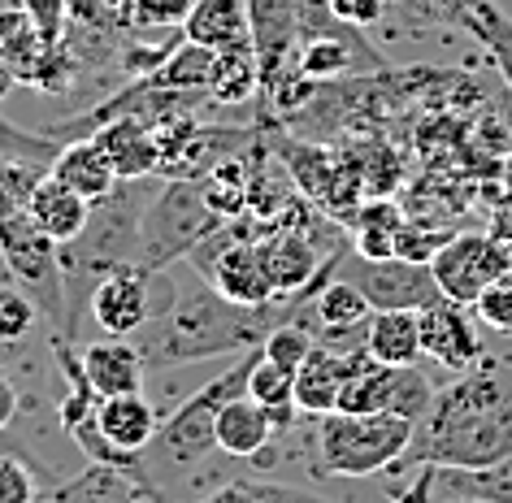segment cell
I'll return each instance as SVG.
<instances>
[{
  "label": "cell",
  "mask_w": 512,
  "mask_h": 503,
  "mask_svg": "<svg viewBox=\"0 0 512 503\" xmlns=\"http://www.w3.org/2000/svg\"><path fill=\"white\" fill-rule=\"evenodd\" d=\"M369 352H339V347L317 343L304 365L296 369V408L300 417H326L339 408V395L348 386L352 373H361L369 365Z\"/></svg>",
  "instance_id": "cell-14"
},
{
  "label": "cell",
  "mask_w": 512,
  "mask_h": 503,
  "mask_svg": "<svg viewBox=\"0 0 512 503\" xmlns=\"http://www.w3.org/2000/svg\"><path fill=\"white\" fill-rule=\"evenodd\" d=\"M352 252L369 256V261H387L395 256V243H400L404 230V213L395 204H365V209L352 213Z\"/></svg>",
  "instance_id": "cell-29"
},
{
  "label": "cell",
  "mask_w": 512,
  "mask_h": 503,
  "mask_svg": "<svg viewBox=\"0 0 512 503\" xmlns=\"http://www.w3.org/2000/svg\"><path fill=\"white\" fill-rule=\"evenodd\" d=\"M504 456H512V378L482 356L434 395L404 460L417 469H486Z\"/></svg>",
  "instance_id": "cell-2"
},
{
  "label": "cell",
  "mask_w": 512,
  "mask_h": 503,
  "mask_svg": "<svg viewBox=\"0 0 512 503\" xmlns=\"http://www.w3.org/2000/svg\"><path fill=\"white\" fill-rule=\"evenodd\" d=\"M191 5L196 0H131L126 22H135V27H174L191 14Z\"/></svg>",
  "instance_id": "cell-40"
},
{
  "label": "cell",
  "mask_w": 512,
  "mask_h": 503,
  "mask_svg": "<svg viewBox=\"0 0 512 503\" xmlns=\"http://www.w3.org/2000/svg\"><path fill=\"white\" fill-rule=\"evenodd\" d=\"M434 495L473 503H512V456L486 469H434Z\"/></svg>",
  "instance_id": "cell-27"
},
{
  "label": "cell",
  "mask_w": 512,
  "mask_h": 503,
  "mask_svg": "<svg viewBox=\"0 0 512 503\" xmlns=\"http://www.w3.org/2000/svg\"><path fill=\"white\" fill-rule=\"evenodd\" d=\"M213 61H217L213 48L183 40L170 57L161 61L157 70L144 74V79H152L157 87H170V92H191V96H196V92H209V83H213Z\"/></svg>",
  "instance_id": "cell-30"
},
{
  "label": "cell",
  "mask_w": 512,
  "mask_h": 503,
  "mask_svg": "<svg viewBox=\"0 0 512 503\" xmlns=\"http://www.w3.org/2000/svg\"><path fill=\"white\" fill-rule=\"evenodd\" d=\"M18 27H22V9H14V5H5V0H0V48H5V40Z\"/></svg>",
  "instance_id": "cell-44"
},
{
  "label": "cell",
  "mask_w": 512,
  "mask_h": 503,
  "mask_svg": "<svg viewBox=\"0 0 512 503\" xmlns=\"http://www.w3.org/2000/svg\"><path fill=\"white\" fill-rule=\"evenodd\" d=\"M248 27H252L256 66H261V92L270 96L278 79L296 70L300 0H248Z\"/></svg>",
  "instance_id": "cell-12"
},
{
  "label": "cell",
  "mask_w": 512,
  "mask_h": 503,
  "mask_svg": "<svg viewBox=\"0 0 512 503\" xmlns=\"http://www.w3.org/2000/svg\"><path fill=\"white\" fill-rule=\"evenodd\" d=\"M96 430L105 434V443H113L118 451H144L161 430L157 408L144 399V391L131 395H105L96 404Z\"/></svg>",
  "instance_id": "cell-20"
},
{
  "label": "cell",
  "mask_w": 512,
  "mask_h": 503,
  "mask_svg": "<svg viewBox=\"0 0 512 503\" xmlns=\"http://www.w3.org/2000/svg\"><path fill=\"white\" fill-rule=\"evenodd\" d=\"M252 92H261V66H256V48L252 44H239V48H226L217 53L213 61V83H209V96L217 105H243Z\"/></svg>",
  "instance_id": "cell-31"
},
{
  "label": "cell",
  "mask_w": 512,
  "mask_h": 503,
  "mask_svg": "<svg viewBox=\"0 0 512 503\" xmlns=\"http://www.w3.org/2000/svg\"><path fill=\"white\" fill-rule=\"evenodd\" d=\"M309 308H313V321H317L313 334L352 330V326H361V321H369V313H374V304L365 300V291L356 287V282L339 278V274H330L322 287H317Z\"/></svg>",
  "instance_id": "cell-28"
},
{
  "label": "cell",
  "mask_w": 512,
  "mask_h": 503,
  "mask_svg": "<svg viewBox=\"0 0 512 503\" xmlns=\"http://www.w3.org/2000/svg\"><path fill=\"white\" fill-rule=\"evenodd\" d=\"M48 174V165L35 161H0V217L27 213L35 183Z\"/></svg>",
  "instance_id": "cell-35"
},
{
  "label": "cell",
  "mask_w": 512,
  "mask_h": 503,
  "mask_svg": "<svg viewBox=\"0 0 512 503\" xmlns=\"http://www.w3.org/2000/svg\"><path fill=\"white\" fill-rule=\"evenodd\" d=\"M22 18L48 44H61L70 31V0H22Z\"/></svg>",
  "instance_id": "cell-38"
},
{
  "label": "cell",
  "mask_w": 512,
  "mask_h": 503,
  "mask_svg": "<svg viewBox=\"0 0 512 503\" xmlns=\"http://www.w3.org/2000/svg\"><path fill=\"white\" fill-rule=\"evenodd\" d=\"M304 304L309 300L296 291L274 304L243 308L226 300V295H217L200 278L196 291H183L174 300L157 304V313L135 330V352L148 373H165L174 365H200V360H217V356H243L256 352L270 339V330L283 326L287 317H296Z\"/></svg>",
  "instance_id": "cell-1"
},
{
  "label": "cell",
  "mask_w": 512,
  "mask_h": 503,
  "mask_svg": "<svg viewBox=\"0 0 512 503\" xmlns=\"http://www.w3.org/2000/svg\"><path fill=\"white\" fill-rule=\"evenodd\" d=\"M300 313H304V308H300ZM300 313H296V317H287L283 326H274V330H270V339L261 343V352L270 356L278 369H287V373H296V369L304 365V356H309L313 347H317V334L304 326Z\"/></svg>",
  "instance_id": "cell-34"
},
{
  "label": "cell",
  "mask_w": 512,
  "mask_h": 503,
  "mask_svg": "<svg viewBox=\"0 0 512 503\" xmlns=\"http://www.w3.org/2000/svg\"><path fill=\"white\" fill-rule=\"evenodd\" d=\"M296 66L309 83H335L348 74H365V70H382V53H374V44L361 35V27H339L330 35H313L300 44Z\"/></svg>",
  "instance_id": "cell-15"
},
{
  "label": "cell",
  "mask_w": 512,
  "mask_h": 503,
  "mask_svg": "<svg viewBox=\"0 0 512 503\" xmlns=\"http://www.w3.org/2000/svg\"><path fill=\"white\" fill-rule=\"evenodd\" d=\"M287 165H291V174H296V183L304 187V196H313L322 209H330V213L352 209V174H343L330 152L296 148L287 157Z\"/></svg>",
  "instance_id": "cell-25"
},
{
  "label": "cell",
  "mask_w": 512,
  "mask_h": 503,
  "mask_svg": "<svg viewBox=\"0 0 512 503\" xmlns=\"http://www.w3.org/2000/svg\"><path fill=\"white\" fill-rule=\"evenodd\" d=\"M278 438L270 412H265L256 399L248 395H235L226 399L222 412H217V451L230 460H256L265 456V447H270Z\"/></svg>",
  "instance_id": "cell-19"
},
{
  "label": "cell",
  "mask_w": 512,
  "mask_h": 503,
  "mask_svg": "<svg viewBox=\"0 0 512 503\" xmlns=\"http://www.w3.org/2000/svg\"><path fill=\"white\" fill-rule=\"evenodd\" d=\"M421 321V347L430 360H439L443 369L465 373L482 360V330L473 326V308L456 300H434L430 308L417 313Z\"/></svg>",
  "instance_id": "cell-13"
},
{
  "label": "cell",
  "mask_w": 512,
  "mask_h": 503,
  "mask_svg": "<svg viewBox=\"0 0 512 503\" xmlns=\"http://www.w3.org/2000/svg\"><path fill=\"white\" fill-rule=\"evenodd\" d=\"M256 352H261V347H256ZM256 352H243L226 373H217L209 386H200L196 395H187L183 404H178L170 417L161 421L157 438L139 451V456H144L148 482L157 490H161V477L200 469V464L217 451V412H222L226 399H235V395L248 391V373H252ZM161 495H165V490H161Z\"/></svg>",
  "instance_id": "cell-5"
},
{
  "label": "cell",
  "mask_w": 512,
  "mask_h": 503,
  "mask_svg": "<svg viewBox=\"0 0 512 503\" xmlns=\"http://www.w3.org/2000/svg\"><path fill=\"white\" fill-rule=\"evenodd\" d=\"M183 40L204 44V48H213V53L252 44L248 0H196L191 14L183 18Z\"/></svg>",
  "instance_id": "cell-22"
},
{
  "label": "cell",
  "mask_w": 512,
  "mask_h": 503,
  "mask_svg": "<svg viewBox=\"0 0 512 503\" xmlns=\"http://www.w3.org/2000/svg\"><path fill=\"white\" fill-rule=\"evenodd\" d=\"M339 278L356 282L365 291V300L378 308H430L434 300H443L439 282H434L426 261H404V256H387V261H369L361 252H343L335 265Z\"/></svg>",
  "instance_id": "cell-9"
},
{
  "label": "cell",
  "mask_w": 512,
  "mask_h": 503,
  "mask_svg": "<svg viewBox=\"0 0 512 503\" xmlns=\"http://www.w3.org/2000/svg\"><path fill=\"white\" fill-rule=\"evenodd\" d=\"M434 503H473V499H447V495H434Z\"/></svg>",
  "instance_id": "cell-46"
},
{
  "label": "cell",
  "mask_w": 512,
  "mask_h": 503,
  "mask_svg": "<svg viewBox=\"0 0 512 503\" xmlns=\"http://www.w3.org/2000/svg\"><path fill=\"white\" fill-rule=\"evenodd\" d=\"M44 503H170L148 477L105 469V464H87V473L61 482Z\"/></svg>",
  "instance_id": "cell-16"
},
{
  "label": "cell",
  "mask_w": 512,
  "mask_h": 503,
  "mask_svg": "<svg viewBox=\"0 0 512 503\" xmlns=\"http://www.w3.org/2000/svg\"><path fill=\"white\" fill-rule=\"evenodd\" d=\"M391 503H434V469H421L417 482L404 490V495H395Z\"/></svg>",
  "instance_id": "cell-42"
},
{
  "label": "cell",
  "mask_w": 512,
  "mask_h": 503,
  "mask_svg": "<svg viewBox=\"0 0 512 503\" xmlns=\"http://www.w3.org/2000/svg\"><path fill=\"white\" fill-rule=\"evenodd\" d=\"M473 317H478L486 330L512 334V278L491 282V287L473 300Z\"/></svg>",
  "instance_id": "cell-39"
},
{
  "label": "cell",
  "mask_w": 512,
  "mask_h": 503,
  "mask_svg": "<svg viewBox=\"0 0 512 503\" xmlns=\"http://www.w3.org/2000/svg\"><path fill=\"white\" fill-rule=\"evenodd\" d=\"M430 274L439 282L443 300H456V304H469L491 287V282L508 278L512 274V248L499 243L495 235H452L439 252L430 256Z\"/></svg>",
  "instance_id": "cell-8"
},
{
  "label": "cell",
  "mask_w": 512,
  "mask_h": 503,
  "mask_svg": "<svg viewBox=\"0 0 512 503\" xmlns=\"http://www.w3.org/2000/svg\"><path fill=\"white\" fill-rule=\"evenodd\" d=\"M14 87H18V74H14V66H9L5 57H0V100H9Z\"/></svg>",
  "instance_id": "cell-45"
},
{
  "label": "cell",
  "mask_w": 512,
  "mask_h": 503,
  "mask_svg": "<svg viewBox=\"0 0 512 503\" xmlns=\"http://www.w3.org/2000/svg\"><path fill=\"white\" fill-rule=\"evenodd\" d=\"M79 365H83V378L87 386L105 399V395H131V391H144V360H139L135 343L126 339H109L100 334L96 343L79 347Z\"/></svg>",
  "instance_id": "cell-17"
},
{
  "label": "cell",
  "mask_w": 512,
  "mask_h": 503,
  "mask_svg": "<svg viewBox=\"0 0 512 503\" xmlns=\"http://www.w3.org/2000/svg\"><path fill=\"white\" fill-rule=\"evenodd\" d=\"M248 399H256L265 412H270L274 430L287 434L291 425L300 421V408H296V373L278 369L265 352H256L252 360V373H248V391H243Z\"/></svg>",
  "instance_id": "cell-26"
},
{
  "label": "cell",
  "mask_w": 512,
  "mask_h": 503,
  "mask_svg": "<svg viewBox=\"0 0 512 503\" xmlns=\"http://www.w3.org/2000/svg\"><path fill=\"white\" fill-rule=\"evenodd\" d=\"M0 503H44V490L35 482L31 464L14 451H0Z\"/></svg>",
  "instance_id": "cell-37"
},
{
  "label": "cell",
  "mask_w": 512,
  "mask_h": 503,
  "mask_svg": "<svg viewBox=\"0 0 512 503\" xmlns=\"http://www.w3.org/2000/svg\"><path fill=\"white\" fill-rule=\"evenodd\" d=\"M191 503H339L326 499L317 490L304 486H287V482H261V477H235V482L209 490V495L191 499Z\"/></svg>",
  "instance_id": "cell-32"
},
{
  "label": "cell",
  "mask_w": 512,
  "mask_h": 503,
  "mask_svg": "<svg viewBox=\"0 0 512 503\" xmlns=\"http://www.w3.org/2000/svg\"><path fill=\"white\" fill-rule=\"evenodd\" d=\"M27 217L35 226L44 230L48 239L57 243H70L79 230L87 226V217H92V200H83L74 187H66L61 178L44 174L40 183L31 191V204H27Z\"/></svg>",
  "instance_id": "cell-21"
},
{
  "label": "cell",
  "mask_w": 512,
  "mask_h": 503,
  "mask_svg": "<svg viewBox=\"0 0 512 503\" xmlns=\"http://www.w3.org/2000/svg\"><path fill=\"white\" fill-rule=\"evenodd\" d=\"M335 5V14L343 22H352V27H365V22L382 18V9H387V0H330Z\"/></svg>",
  "instance_id": "cell-41"
},
{
  "label": "cell",
  "mask_w": 512,
  "mask_h": 503,
  "mask_svg": "<svg viewBox=\"0 0 512 503\" xmlns=\"http://www.w3.org/2000/svg\"><path fill=\"white\" fill-rule=\"evenodd\" d=\"M365 352L378 365H417L426 356V347H421V321L413 308H378V313H369Z\"/></svg>",
  "instance_id": "cell-23"
},
{
  "label": "cell",
  "mask_w": 512,
  "mask_h": 503,
  "mask_svg": "<svg viewBox=\"0 0 512 503\" xmlns=\"http://www.w3.org/2000/svg\"><path fill=\"white\" fill-rule=\"evenodd\" d=\"M157 278L161 274H148V269L135 261L109 269V274L96 282L92 300H87V313H92L100 334H109V339H135V330L157 313V304H152Z\"/></svg>",
  "instance_id": "cell-11"
},
{
  "label": "cell",
  "mask_w": 512,
  "mask_h": 503,
  "mask_svg": "<svg viewBox=\"0 0 512 503\" xmlns=\"http://www.w3.org/2000/svg\"><path fill=\"white\" fill-rule=\"evenodd\" d=\"M0 261L9 269V282L35 300L40 317L57 334H66V274H61V243L48 239L27 213L0 217Z\"/></svg>",
  "instance_id": "cell-7"
},
{
  "label": "cell",
  "mask_w": 512,
  "mask_h": 503,
  "mask_svg": "<svg viewBox=\"0 0 512 503\" xmlns=\"http://www.w3.org/2000/svg\"><path fill=\"white\" fill-rule=\"evenodd\" d=\"M413 434L417 421L395 412H326L309 430V469L317 477H374L408 456Z\"/></svg>",
  "instance_id": "cell-4"
},
{
  "label": "cell",
  "mask_w": 512,
  "mask_h": 503,
  "mask_svg": "<svg viewBox=\"0 0 512 503\" xmlns=\"http://www.w3.org/2000/svg\"><path fill=\"white\" fill-rule=\"evenodd\" d=\"M48 174L61 178V183L74 187L83 200H92V204L105 200L109 191L122 183V178L113 174L109 157L96 148V139H66L61 152H57V161L48 165Z\"/></svg>",
  "instance_id": "cell-24"
},
{
  "label": "cell",
  "mask_w": 512,
  "mask_h": 503,
  "mask_svg": "<svg viewBox=\"0 0 512 503\" xmlns=\"http://www.w3.org/2000/svg\"><path fill=\"white\" fill-rule=\"evenodd\" d=\"M460 27H465L473 40H482L491 48L499 74H504L508 87H512V18L499 14L491 0H473L465 14H460Z\"/></svg>",
  "instance_id": "cell-33"
},
{
  "label": "cell",
  "mask_w": 512,
  "mask_h": 503,
  "mask_svg": "<svg viewBox=\"0 0 512 503\" xmlns=\"http://www.w3.org/2000/svg\"><path fill=\"white\" fill-rule=\"evenodd\" d=\"M14 417H18V391H14V382L5 378V369H0V430H9Z\"/></svg>",
  "instance_id": "cell-43"
},
{
  "label": "cell",
  "mask_w": 512,
  "mask_h": 503,
  "mask_svg": "<svg viewBox=\"0 0 512 503\" xmlns=\"http://www.w3.org/2000/svg\"><path fill=\"white\" fill-rule=\"evenodd\" d=\"M40 326V308L18 282H0V343H22Z\"/></svg>",
  "instance_id": "cell-36"
},
{
  "label": "cell",
  "mask_w": 512,
  "mask_h": 503,
  "mask_svg": "<svg viewBox=\"0 0 512 503\" xmlns=\"http://www.w3.org/2000/svg\"><path fill=\"white\" fill-rule=\"evenodd\" d=\"M222 222L226 217L204 200L196 178H165V187L148 196L144 222H139L135 265H144L148 274H165L174 261H187Z\"/></svg>",
  "instance_id": "cell-6"
},
{
  "label": "cell",
  "mask_w": 512,
  "mask_h": 503,
  "mask_svg": "<svg viewBox=\"0 0 512 503\" xmlns=\"http://www.w3.org/2000/svg\"><path fill=\"white\" fill-rule=\"evenodd\" d=\"M96 148L109 157L118 178H152L161 170V144L157 131L139 118H113L92 135Z\"/></svg>",
  "instance_id": "cell-18"
},
{
  "label": "cell",
  "mask_w": 512,
  "mask_h": 503,
  "mask_svg": "<svg viewBox=\"0 0 512 503\" xmlns=\"http://www.w3.org/2000/svg\"><path fill=\"white\" fill-rule=\"evenodd\" d=\"M144 178H122L105 200L92 204L87 226L70 243H61V274H66V334L61 339L74 343L79 334V317L87 313L96 282L118 265L135 261L139 222L148 209V191L139 187Z\"/></svg>",
  "instance_id": "cell-3"
},
{
  "label": "cell",
  "mask_w": 512,
  "mask_h": 503,
  "mask_svg": "<svg viewBox=\"0 0 512 503\" xmlns=\"http://www.w3.org/2000/svg\"><path fill=\"white\" fill-rule=\"evenodd\" d=\"M434 382L417 365H378L369 360L361 373H352L339 395L335 412H395V417L421 421L434 404Z\"/></svg>",
  "instance_id": "cell-10"
}]
</instances>
